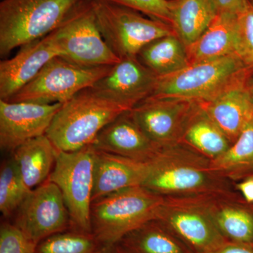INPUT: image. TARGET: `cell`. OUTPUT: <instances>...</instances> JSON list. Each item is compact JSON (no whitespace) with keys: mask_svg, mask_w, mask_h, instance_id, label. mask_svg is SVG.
Returning <instances> with one entry per match:
<instances>
[{"mask_svg":"<svg viewBox=\"0 0 253 253\" xmlns=\"http://www.w3.org/2000/svg\"><path fill=\"white\" fill-rule=\"evenodd\" d=\"M212 214L218 229L227 241L253 244V215L251 213L217 199L213 204Z\"/></svg>","mask_w":253,"mask_h":253,"instance_id":"cell-25","label":"cell"},{"mask_svg":"<svg viewBox=\"0 0 253 253\" xmlns=\"http://www.w3.org/2000/svg\"><path fill=\"white\" fill-rule=\"evenodd\" d=\"M217 14H236L244 7L248 0H212Z\"/></svg>","mask_w":253,"mask_h":253,"instance_id":"cell-32","label":"cell"},{"mask_svg":"<svg viewBox=\"0 0 253 253\" xmlns=\"http://www.w3.org/2000/svg\"><path fill=\"white\" fill-rule=\"evenodd\" d=\"M61 57L84 66H112L119 58L105 42L96 23L93 0L49 35Z\"/></svg>","mask_w":253,"mask_h":253,"instance_id":"cell-10","label":"cell"},{"mask_svg":"<svg viewBox=\"0 0 253 253\" xmlns=\"http://www.w3.org/2000/svg\"><path fill=\"white\" fill-rule=\"evenodd\" d=\"M236 33V14L216 15L204 33L186 47L189 64L235 54Z\"/></svg>","mask_w":253,"mask_h":253,"instance_id":"cell-20","label":"cell"},{"mask_svg":"<svg viewBox=\"0 0 253 253\" xmlns=\"http://www.w3.org/2000/svg\"><path fill=\"white\" fill-rule=\"evenodd\" d=\"M217 14L212 0H174L172 28L187 47L204 33Z\"/></svg>","mask_w":253,"mask_h":253,"instance_id":"cell-23","label":"cell"},{"mask_svg":"<svg viewBox=\"0 0 253 253\" xmlns=\"http://www.w3.org/2000/svg\"><path fill=\"white\" fill-rule=\"evenodd\" d=\"M93 9L105 42L120 59L137 57L151 42L176 35L170 25L121 5L93 0Z\"/></svg>","mask_w":253,"mask_h":253,"instance_id":"cell-6","label":"cell"},{"mask_svg":"<svg viewBox=\"0 0 253 253\" xmlns=\"http://www.w3.org/2000/svg\"><path fill=\"white\" fill-rule=\"evenodd\" d=\"M91 145L100 151L141 161L152 159L160 149L141 130L129 111L105 126Z\"/></svg>","mask_w":253,"mask_h":253,"instance_id":"cell-17","label":"cell"},{"mask_svg":"<svg viewBox=\"0 0 253 253\" xmlns=\"http://www.w3.org/2000/svg\"><path fill=\"white\" fill-rule=\"evenodd\" d=\"M142 186L165 197H229V193L226 177L212 169L211 160L181 142L160 147Z\"/></svg>","mask_w":253,"mask_h":253,"instance_id":"cell-1","label":"cell"},{"mask_svg":"<svg viewBox=\"0 0 253 253\" xmlns=\"http://www.w3.org/2000/svg\"><path fill=\"white\" fill-rule=\"evenodd\" d=\"M219 196L167 197L157 218L196 253H211L227 240L218 229L212 206Z\"/></svg>","mask_w":253,"mask_h":253,"instance_id":"cell-7","label":"cell"},{"mask_svg":"<svg viewBox=\"0 0 253 253\" xmlns=\"http://www.w3.org/2000/svg\"><path fill=\"white\" fill-rule=\"evenodd\" d=\"M150 171L151 160L136 161L95 149L93 201L120 190L142 186Z\"/></svg>","mask_w":253,"mask_h":253,"instance_id":"cell-16","label":"cell"},{"mask_svg":"<svg viewBox=\"0 0 253 253\" xmlns=\"http://www.w3.org/2000/svg\"><path fill=\"white\" fill-rule=\"evenodd\" d=\"M121 5L172 26L174 0H99Z\"/></svg>","mask_w":253,"mask_h":253,"instance_id":"cell-30","label":"cell"},{"mask_svg":"<svg viewBox=\"0 0 253 253\" xmlns=\"http://www.w3.org/2000/svg\"><path fill=\"white\" fill-rule=\"evenodd\" d=\"M211 253H253V244H243L228 241Z\"/></svg>","mask_w":253,"mask_h":253,"instance_id":"cell-33","label":"cell"},{"mask_svg":"<svg viewBox=\"0 0 253 253\" xmlns=\"http://www.w3.org/2000/svg\"><path fill=\"white\" fill-rule=\"evenodd\" d=\"M250 1H251V2H252L253 4V0H250Z\"/></svg>","mask_w":253,"mask_h":253,"instance_id":"cell-37","label":"cell"},{"mask_svg":"<svg viewBox=\"0 0 253 253\" xmlns=\"http://www.w3.org/2000/svg\"><path fill=\"white\" fill-rule=\"evenodd\" d=\"M179 142L211 161L224 154L231 144L199 104L190 116Z\"/></svg>","mask_w":253,"mask_h":253,"instance_id":"cell-22","label":"cell"},{"mask_svg":"<svg viewBox=\"0 0 253 253\" xmlns=\"http://www.w3.org/2000/svg\"><path fill=\"white\" fill-rule=\"evenodd\" d=\"M61 56L59 50L48 35L21 46L15 55L0 63V100L8 101L21 90L50 60Z\"/></svg>","mask_w":253,"mask_h":253,"instance_id":"cell-15","label":"cell"},{"mask_svg":"<svg viewBox=\"0 0 253 253\" xmlns=\"http://www.w3.org/2000/svg\"><path fill=\"white\" fill-rule=\"evenodd\" d=\"M253 166V119L224 154L211 161V167L224 177Z\"/></svg>","mask_w":253,"mask_h":253,"instance_id":"cell-26","label":"cell"},{"mask_svg":"<svg viewBox=\"0 0 253 253\" xmlns=\"http://www.w3.org/2000/svg\"><path fill=\"white\" fill-rule=\"evenodd\" d=\"M36 246L14 224L9 222L1 224L0 253H36Z\"/></svg>","mask_w":253,"mask_h":253,"instance_id":"cell-31","label":"cell"},{"mask_svg":"<svg viewBox=\"0 0 253 253\" xmlns=\"http://www.w3.org/2000/svg\"><path fill=\"white\" fill-rule=\"evenodd\" d=\"M246 81L212 101L199 104L231 144L253 119V105L246 89Z\"/></svg>","mask_w":253,"mask_h":253,"instance_id":"cell-18","label":"cell"},{"mask_svg":"<svg viewBox=\"0 0 253 253\" xmlns=\"http://www.w3.org/2000/svg\"><path fill=\"white\" fill-rule=\"evenodd\" d=\"M238 188L247 202L253 203V179L243 181Z\"/></svg>","mask_w":253,"mask_h":253,"instance_id":"cell-34","label":"cell"},{"mask_svg":"<svg viewBox=\"0 0 253 253\" xmlns=\"http://www.w3.org/2000/svg\"><path fill=\"white\" fill-rule=\"evenodd\" d=\"M61 104L0 100V147L13 152L26 141L46 134Z\"/></svg>","mask_w":253,"mask_h":253,"instance_id":"cell-13","label":"cell"},{"mask_svg":"<svg viewBox=\"0 0 253 253\" xmlns=\"http://www.w3.org/2000/svg\"><path fill=\"white\" fill-rule=\"evenodd\" d=\"M167 197L142 186L120 190L93 201L91 233L100 246L117 244L131 231L157 219Z\"/></svg>","mask_w":253,"mask_h":253,"instance_id":"cell-4","label":"cell"},{"mask_svg":"<svg viewBox=\"0 0 253 253\" xmlns=\"http://www.w3.org/2000/svg\"><path fill=\"white\" fill-rule=\"evenodd\" d=\"M94 253H125L118 244L100 246Z\"/></svg>","mask_w":253,"mask_h":253,"instance_id":"cell-35","label":"cell"},{"mask_svg":"<svg viewBox=\"0 0 253 253\" xmlns=\"http://www.w3.org/2000/svg\"><path fill=\"white\" fill-rule=\"evenodd\" d=\"M111 68L81 66L56 56L7 101L63 104L78 93L94 86Z\"/></svg>","mask_w":253,"mask_h":253,"instance_id":"cell-9","label":"cell"},{"mask_svg":"<svg viewBox=\"0 0 253 253\" xmlns=\"http://www.w3.org/2000/svg\"><path fill=\"white\" fill-rule=\"evenodd\" d=\"M246 86L253 105V68H251L250 69L249 75H248L247 79H246Z\"/></svg>","mask_w":253,"mask_h":253,"instance_id":"cell-36","label":"cell"},{"mask_svg":"<svg viewBox=\"0 0 253 253\" xmlns=\"http://www.w3.org/2000/svg\"><path fill=\"white\" fill-rule=\"evenodd\" d=\"M129 111L126 105L87 88L61 105L46 135L58 151H78L92 144L105 126Z\"/></svg>","mask_w":253,"mask_h":253,"instance_id":"cell-2","label":"cell"},{"mask_svg":"<svg viewBox=\"0 0 253 253\" xmlns=\"http://www.w3.org/2000/svg\"><path fill=\"white\" fill-rule=\"evenodd\" d=\"M20 176L12 157L2 163L0 169V211L4 217L16 212L30 192Z\"/></svg>","mask_w":253,"mask_h":253,"instance_id":"cell-28","label":"cell"},{"mask_svg":"<svg viewBox=\"0 0 253 253\" xmlns=\"http://www.w3.org/2000/svg\"><path fill=\"white\" fill-rule=\"evenodd\" d=\"M95 149L89 145L72 152L58 151L49 180L61 190L71 229L91 233Z\"/></svg>","mask_w":253,"mask_h":253,"instance_id":"cell-8","label":"cell"},{"mask_svg":"<svg viewBox=\"0 0 253 253\" xmlns=\"http://www.w3.org/2000/svg\"><path fill=\"white\" fill-rule=\"evenodd\" d=\"M137 58L158 78L177 72L189 65L186 46L176 35L151 42L141 50Z\"/></svg>","mask_w":253,"mask_h":253,"instance_id":"cell-24","label":"cell"},{"mask_svg":"<svg viewBox=\"0 0 253 253\" xmlns=\"http://www.w3.org/2000/svg\"><path fill=\"white\" fill-rule=\"evenodd\" d=\"M100 246L92 233L69 229L42 241L36 253H94Z\"/></svg>","mask_w":253,"mask_h":253,"instance_id":"cell-27","label":"cell"},{"mask_svg":"<svg viewBox=\"0 0 253 253\" xmlns=\"http://www.w3.org/2000/svg\"><path fill=\"white\" fill-rule=\"evenodd\" d=\"M157 80L137 57L126 58L111 66L91 87L131 110L152 94Z\"/></svg>","mask_w":253,"mask_h":253,"instance_id":"cell-14","label":"cell"},{"mask_svg":"<svg viewBox=\"0 0 253 253\" xmlns=\"http://www.w3.org/2000/svg\"><path fill=\"white\" fill-rule=\"evenodd\" d=\"M57 154L46 134L26 141L15 150L12 158L28 190L36 189L49 179Z\"/></svg>","mask_w":253,"mask_h":253,"instance_id":"cell-19","label":"cell"},{"mask_svg":"<svg viewBox=\"0 0 253 253\" xmlns=\"http://www.w3.org/2000/svg\"><path fill=\"white\" fill-rule=\"evenodd\" d=\"M13 224L36 245L71 229L69 212L57 185L48 179L31 190L16 211Z\"/></svg>","mask_w":253,"mask_h":253,"instance_id":"cell-11","label":"cell"},{"mask_svg":"<svg viewBox=\"0 0 253 253\" xmlns=\"http://www.w3.org/2000/svg\"><path fill=\"white\" fill-rule=\"evenodd\" d=\"M117 244L125 253H196L158 220L131 231Z\"/></svg>","mask_w":253,"mask_h":253,"instance_id":"cell-21","label":"cell"},{"mask_svg":"<svg viewBox=\"0 0 253 253\" xmlns=\"http://www.w3.org/2000/svg\"><path fill=\"white\" fill-rule=\"evenodd\" d=\"M197 103L169 98L148 97L129 111L136 124L159 147L180 141Z\"/></svg>","mask_w":253,"mask_h":253,"instance_id":"cell-12","label":"cell"},{"mask_svg":"<svg viewBox=\"0 0 253 253\" xmlns=\"http://www.w3.org/2000/svg\"><path fill=\"white\" fill-rule=\"evenodd\" d=\"M235 54L247 67L253 68V4L250 0L236 14Z\"/></svg>","mask_w":253,"mask_h":253,"instance_id":"cell-29","label":"cell"},{"mask_svg":"<svg viewBox=\"0 0 253 253\" xmlns=\"http://www.w3.org/2000/svg\"><path fill=\"white\" fill-rule=\"evenodd\" d=\"M92 0H2L0 54L44 38Z\"/></svg>","mask_w":253,"mask_h":253,"instance_id":"cell-3","label":"cell"},{"mask_svg":"<svg viewBox=\"0 0 253 253\" xmlns=\"http://www.w3.org/2000/svg\"><path fill=\"white\" fill-rule=\"evenodd\" d=\"M235 54L192 63L158 78L151 97L208 102L246 81L250 69Z\"/></svg>","mask_w":253,"mask_h":253,"instance_id":"cell-5","label":"cell"}]
</instances>
